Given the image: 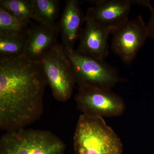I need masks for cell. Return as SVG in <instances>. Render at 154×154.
<instances>
[{"label":"cell","instance_id":"6da1fadb","mask_svg":"<svg viewBox=\"0 0 154 154\" xmlns=\"http://www.w3.org/2000/svg\"><path fill=\"white\" fill-rule=\"evenodd\" d=\"M47 80L41 63L24 54L0 57V128L26 127L40 118Z\"/></svg>","mask_w":154,"mask_h":154},{"label":"cell","instance_id":"7a4b0ae2","mask_svg":"<svg viewBox=\"0 0 154 154\" xmlns=\"http://www.w3.org/2000/svg\"><path fill=\"white\" fill-rule=\"evenodd\" d=\"M75 154H122L123 145L103 118L82 114L74 135Z\"/></svg>","mask_w":154,"mask_h":154},{"label":"cell","instance_id":"3957f363","mask_svg":"<svg viewBox=\"0 0 154 154\" xmlns=\"http://www.w3.org/2000/svg\"><path fill=\"white\" fill-rule=\"evenodd\" d=\"M65 149L63 141L45 130H12L0 139V154H64Z\"/></svg>","mask_w":154,"mask_h":154},{"label":"cell","instance_id":"277c9868","mask_svg":"<svg viewBox=\"0 0 154 154\" xmlns=\"http://www.w3.org/2000/svg\"><path fill=\"white\" fill-rule=\"evenodd\" d=\"M40 63L54 98L59 102L68 101L76 82L63 45L57 43L42 57Z\"/></svg>","mask_w":154,"mask_h":154},{"label":"cell","instance_id":"5b68a950","mask_svg":"<svg viewBox=\"0 0 154 154\" xmlns=\"http://www.w3.org/2000/svg\"><path fill=\"white\" fill-rule=\"evenodd\" d=\"M72 66L78 88L94 87L111 90L120 82L125 81L117 69L105 60H99L78 52L65 49Z\"/></svg>","mask_w":154,"mask_h":154},{"label":"cell","instance_id":"8992f818","mask_svg":"<svg viewBox=\"0 0 154 154\" xmlns=\"http://www.w3.org/2000/svg\"><path fill=\"white\" fill-rule=\"evenodd\" d=\"M75 100L82 114L90 116L102 118L118 116L125 109L122 98L109 89L78 88Z\"/></svg>","mask_w":154,"mask_h":154},{"label":"cell","instance_id":"52a82bcc","mask_svg":"<svg viewBox=\"0 0 154 154\" xmlns=\"http://www.w3.org/2000/svg\"><path fill=\"white\" fill-rule=\"evenodd\" d=\"M111 48L126 64H131L148 38L146 25L141 16L127 21L112 31Z\"/></svg>","mask_w":154,"mask_h":154},{"label":"cell","instance_id":"ba28073f","mask_svg":"<svg viewBox=\"0 0 154 154\" xmlns=\"http://www.w3.org/2000/svg\"><path fill=\"white\" fill-rule=\"evenodd\" d=\"M94 5L88 9L85 15L103 28L112 31L128 19L132 5L130 0L90 1Z\"/></svg>","mask_w":154,"mask_h":154},{"label":"cell","instance_id":"9c48e42d","mask_svg":"<svg viewBox=\"0 0 154 154\" xmlns=\"http://www.w3.org/2000/svg\"><path fill=\"white\" fill-rule=\"evenodd\" d=\"M110 30L85 17V26L79 37L78 52L99 60H105L109 54L108 39Z\"/></svg>","mask_w":154,"mask_h":154},{"label":"cell","instance_id":"30bf717a","mask_svg":"<svg viewBox=\"0 0 154 154\" xmlns=\"http://www.w3.org/2000/svg\"><path fill=\"white\" fill-rule=\"evenodd\" d=\"M81 2L78 0H67L61 17L59 26L62 38V44L65 49L73 50L76 41L79 38L82 30V26L85 22V16L81 8Z\"/></svg>","mask_w":154,"mask_h":154},{"label":"cell","instance_id":"8fae6325","mask_svg":"<svg viewBox=\"0 0 154 154\" xmlns=\"http://www.w3.org/2000/svg\"><path fill=\"white\" fill-rule=\"evenodd\" d=\"M59 32V29H53L38 23L30 25L24 55L31 60L40 62L42 57L58 43Z\"/></svg>","mask_w":154,"mask_h":154},{"label":"cell","instance_id":"7c38bea8","mask_svg":"<svg viewBox=\"0 0 154 154\" xmlns=\"http://www.w3.org/2000/svg\"><path fill=\"white\" fill-rule=\"evenodd\" d=\"M36 22L53 29H59L55 22L60 9L58 0H32Z\"/></svg>","mask_w":154,"mask_h":154},{"label":"cell","instance_id":"4fadbf2b","mask_svg":"<svg viewBox=\"0 0 154 154\" xmlns=\"http://www.w3.org/2000/svg\"><path fill=\"white\" fill-rule=\"evenodd\" d=\"M30 24L0 8V35H15L27 38Z\"/></svg>","mask_w":154,"mask_h":154},{"label":"cell","instance_id":"5bb4252c","mask_svg":"<svg viewBox=\"0 0 154 154\" xmlns=\"http://www.w3.org/2000/svg\"><path fill=\"white\" fill-rule=\"evenodd\" d=\"M0 8L18 19L30 23L36 22L32 0H1Z\"/></svg>","mask_w":154,"mask_h":154},{"label":"cell","instance_id":"9a60e30c","mask_svg":"<svg viewBox=\"0 0 154 154\" xmlns=\"http://www.w3.org/2000/svg\"><path fill=\"white\" fill-rule=\"evenodd\" d=\"M26 38L15 35H0V57L24 54Z\"/></svg>","mask_w":154,"mask_h":154},{"label":"cell","instance_id":"2e32d148","mask_svg":"<svg viewBox=\"0 0 154 154\" xmlns=\"http://www.w3.org/2000/svg\"><path fill=\"white\" fill-rule=\"evenodd\" d=\"M132 4L140 5L146 7L150 10L151 16L149 21L146 25L149 37H151L154 40V8H153L149 1H132Z\"/></svg>","mask_w":154,"mask_h":154}]
</instances>
